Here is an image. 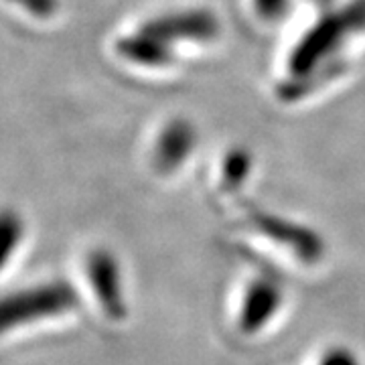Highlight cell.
I'll return each mask as SVG.
<instances>
[{
  "label": "cell",
  "instance_id": "2",
  "mask_svg": "<svg viewBox=\"0 0 365 365\" xmlns=\"http://www.w3.org/2000/svg\"><path fill=\"white\" fill-rule=\"evenodd\" d=\"M116 264L104 254L93 256L90 262V278L96 288V294L102 299L106 311L110 314L122 313L120 288H118Z\"/></svg>",
  "mask_w": 365,
  "mask_h": 365
},
{
  "label": "cell",
  "instance_id": "1",
  "mask_svg": "<svg viewBox=\"0 0 365 365\" xmlns=\"http://www.w3.org/2000/svg\"><path fill=\"white\" fill-rule=\"evenodd\" d=\"M76 292L63 282L23 290L0 299V333L35 319L66 313L76 307Z\"/></svg>",
  "mask_w": 365,
  "mask_h": 365
},
{
  "label": "cell",
  "instance_id": "3",
  "mask_svg": "<svg viewBox=\"0 0 365 365\" xmlns=\"http://www.w3.org/2000/svg\"><path fill=\"white\" fill-rule=\"evenodd\" d=\"M23 235V223L14 213H0V268L9 262Z\"/></svg>",
  "mask_w": 365,
  "mask_h": 365
},
{
  "label": "cell",
  "instance_id": "4",
  "mask_svg": "<svg viewBox=\"0 0 365 365\" xmlns=\"http://www.w3.org/2000/svg\"><path fill=\"white\" fill-rule=\"evenodd\" d=\"M329 365H351L347 359H335V361H331Z\"/></svg>",
  "mask_w": 365,
  "mask_h": 365
}]
</instances>
